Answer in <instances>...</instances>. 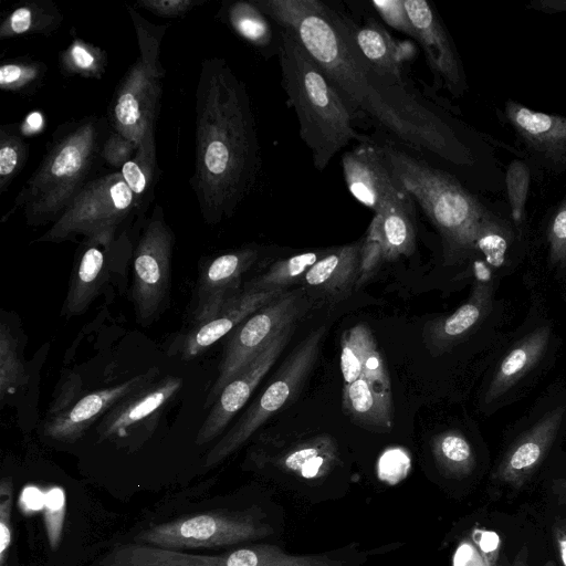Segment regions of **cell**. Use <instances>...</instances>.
Segmentation results:
<instances>
[{
    "label": "cell",
    "mask_w": 566,
    "mask_h": 566,
    "mask_svg": "<svg viewBox=\"0 0 566 566\" xmlns=\"http://www.w3.org/2000/svg\"><path fill=\"white\" fill-rule=\"evenodd\" d=\"M253 3L294 34L353 112L365 114L413 149L455 165L472 163L470 148L440 115L366 61L344 14L318 0H253Z\"/></svg>",
    "instance_id": "cell-1"
},
{
    "label": "cell",
    "mask_w": 566,
    "mask_h": 566,
    "mask_svg": "<svg viewBox=\"0 0 566 566\" xmlns=\"http://www.w3.org/2000/svg\"><path fill=\"white\" fill-rule=\"evenodd\" d=\"M191 187L205 222L230 218L252 189L260 145L245 84L221 57L205 59L195 93Z\"/></svg>",
    "instance_id": "cell-2"
},
{
    "label": "cell",
    "mask_w": 566,
    "mask_h": 566,
    "mask_svg": "<svg viewBox=\"0 0 566 566\" xmlns=\"http://www.w3.org/2000/svg\"><path fill=\"white\" fill-rule=\"evenodd\" d=\"M108 120L95 115L59 126L46 151L1 219L18 210L29 226L55 222L84 186L96 177Z\"/></svg>",
    "instance_id": "cell-3"
},
{
    "label": "cell",
    "mask_w": 566,
    "mask_h": 566,
    "mask_svg": "<svg viewBox=\"0 0 566 566\" xmlns=\"http://www.w3.org/2000/svg\"><path fill=\"white\" fill-rule=\"evenodd\" d=\"M279 60L284 91L295 109L300 135L316 170L324 171L352 140L366 142L353 127V111L328 76L287 29L280 30Z\"/></svg>",
    "instance_id": "cell-4"
},
{
    "label": "cell",
    "mask_w": 566,
    "mask_h": 566,
    "mask_svg": "<svg viewBox=\"0 0 566 566\" xmlns=\"http://www.w3.org/2000/svg\"><path fill=\"white\" fill-rule=\"evenodd\" d=\"M381 150L394 177L439 231L447 256L479 249L490 235L510 231L449 174L391 146Z\"/></svg>",
    "instance_id": "cell-5"
},
{
    "label": "cell",
    "mask_w": 566,
    "mask_h": 566,
    "mask_svg": "<svg viewBox=\"0 0 566 566\" xmlns=\"http://www.w3.org/2000/svg\"><path fill=\"white\" fill-rule=\"evenodd\" d=\"M126 9L135 30L138 55L113 94L107 120L112 130L139 146L145 139L155 138L166 74L160 48L167 25L149 22L128 4Z\"/></svg>",
    "instance_id": "cell-6"
},
{
    "label": "cell",
    "mask_w": 566,
    "mask_h": 566,
    "mask_svg": "<svg viewBox=\"0 0 566 566\" xmlns=\"http://www.w3.org/2000/svg\"><path fill=\"white\" fill-rule=\"evenodd\" d=\"M326 334L324 325L311 331L291 352L269 385L210 450L206 465H214L241 448L275 412L298 396L313 370Z\"/></svg>",
    "instance_id": "cell-7"
},
{
    "label": "cell",
    "mask_w": 566,
    "mask_h": 566,
    "mask_svg": "<svg viewBox=\"0 0 566 566\" xmlns=\"http://www.w3.org/2000/svg\"><path fill=\"white\" fill-rule=\"evenodd\" d=\"M137 219L135 198L120 171L94 177L38 242H62L125 229Z\"/></svg>",
    "instance_id": "cell-8"
},
{
    "label": "cell",
    "mask_w": 566,
    "mask_h": 566,
    "mask_svg": "<svg viewBox=\"0 0 566 566\" xmlns=\"http://www.w3.org/2000/svg\"><path fill=\"white\" fill-rule=\"evenodd\" d=\"M308 308L304 289L284 292L253 313L228 336L216 381L205 408L212 406L221 390L244 369L282 331L295 324Z\"/></svg>",
    "instance_id": "cell-9"
},
{
    "label": "cell",
    "mask_w": 566,
    "mask_h": 566,
    "mask_svg": "<svg viewBox=\"0 0 566 566\" xmlns=\"http://www.w3.org/2000/svg\"><path fill=\"white\" fill-rule=\"evenodd\" d=\"M273 528L261 513L217 511L153 526L136 536L143 545L165 548H211L265 538Z\"/></svg>",
    "instance_id": "cell-10"
},
{
    "label": "cell",
    "mask_w": 566,
    "mask_h": 566,
    "mask_svg": "<svg viewBox=\"0 0 566 566\" xmlns=\"http://www.w3.org/2000/svg\"><path fill=\"white\" fill-rule=\"evenodd\" d=\"M174 241L163 207L157 203L143 221L133 251L132 298L140 322L151 319L167 298Z\"/></svg>",
    "instance_id": "cell-11"
},
{
    "label": "cell",
    "mask_w": 566,
    "mask_h": 566,
    "mask_svg": "<svg viewBox=\"0 0 566 566\" xmlns=\"http://www.w3.org/2000/svg\"><path fill=\"white\" fill-rule=\"evenodd\" d=\"M129 250L126 228L83 239L70 277L63 315L74 316L85 312L106 282L112 261Z\"/></svg>",
    "instance_id": "cell-12"
},
{
    "label": "cell",
    "mask_w": 566,
    "mask_h": 566,
    "mask_svg": "<svg viewBox=\"0 0 566 566\" xmlns=\"http://www.w3.org/2000/svg\"><path fill=\"white\" fill-rule=\"evenodd\" d=\"M345 182L352 196L375 213L413 199L394 177L381 147L364 142L342 157Z\"/></svg>",
    "instance_id": "cell-13"
},
{
    "label": "cell",
    "mask_w": 566,
    "mask_h": 566,
    "mask_svg": "<svg viewBox=\"0 0 566 566\" xmlns=\"http://www.w3.org/2000/svg\"><path fill=\"white\" fill-rule=\"evenodd\" d=\"M415 248L413 203L395 205L376 212L361 239L356 287L371 279L382 263L409 256Z\"/></svg>",
    "instance_id": "cell-14"
},
{
    "label": "cell",
    "mask_w": 566,
    "mask_h": 566,
    "mask_svg": "<svg viewBox=\"0 0 566 566\" xmlns=\"http://www.w3.org/2000/svg\"><path fill=\"white\" fill-rule=\"evenodd\" d=\"M295 324L287 326L220 392L200 427L196 443L205 444L216 439L232 418L248 402L254 389L270 371L294 333Z\"/></svg>",
    "instance_id": "cell-15"
},
{
    "label": "cell",
    "mask_w": 566,
    "mask_h": 566,
    "mask_svg": "<svg viewBox=\"0 0 566 566\" xmlns=\"http://www.w3.org/2000/svg\"><path fill=\"white\" fill-rule=\"evenodd\" d=\"M285 291H245L229 301L216 315L192 325L176 336L168 348L170 356L193 359L230 334L253 313L282 295Z\"/></svg>",
    "instance_id": "cell-16"
},
{
    "label": "cell",
    "mask_w": 566,
    "mask_h": 566,
    "mask_svg": "<svg viewBox=\"0 0 566 566\" xmlns=\"http://www.w3.org/2000/svg\"><path fill=\"white\" fill-rule=\"evenodd\" d=\"M259 252L241 248L206 261L199 270L192 323L216 315L229 301L239 295L242 275L255 263Z\"/></svg>",
    "instance_id": "cell-17"
},
{
    "label": "cell",
    "mask_w": 566,
    "mask_h": 566,
    "mask_svg": "<svg viewBox=\"0 0 566 566\" xmlns=\"http://www.w3.org/2000/svg\"><path fill=\"white\" fill-rule=\"evenodd\" d=\"M413 39L421 45L428 64L453 95H462L465 77L457 50L439 15L426 0H403Z\"/></svg>",
    "instance_id": "cell-18"
},
{
    "label": "cell",
    "mask_w": 566,
    "mask_h": 566,
    "mask_svg": "<svg viewBox=\"0 0 566 566\" xmlns=\"http://www.w3.org/2000/svg\"><path fill=\"white\" fill-rule=\"evenodd\" d=\"M155 374L156 369H151L118 385L82 396L63 411L46 417L43 427L44 434L57 441L74 442L122 398L142 385L151 381Z\"/></svg>",
    "instance_id": "cell-19"
},
{
    "label": "cell",
    "mask_w": 566,
    "mask_h": 566,
    "mask_svg": "<svg viewBox=\"0 0 566 566\" xmlns=\"http://www.w3.org/2000/svg\"><path fill=\"white\" fill-rule=\"evenodd\" d=\"M563 416L564 408L552 410L517 439L501 459L492 479L511 488H522L551 449Z\"/></svg>",
    "instance_id": "cell-20"
},
{
    "label": "cell",
    "mask_w": 566,
    "mask_h": 566,
    "mask_svg": "<svg viewBox=\"0 0 566 566\" xmlns=\"http://www.w3.org/2000/svg\"><path fill=\"white\" fill-rule=\"evenodd\" d=\"M182 379L166 376L149 381L122 398L102 419L97 427L101 439L122 437L132 427L158 412L181 388Z\"/></svg>",
    "instance_id": "cell-21"
},
{
    "label": "cell",
    "mask_w": 566,
    "mask_h": 566,
    "mask_svg": "<svg viewBox=\"0 0 566 566\" xmlns=\"http://www.w3.org/2000/svg\"><path fill=\"white\" fill-rule=\"evenodd\" d=\"M505 117L525 145L552 165L566 164V116L505 103Z\"/></svg>",
    "instance_id": "cell-22"
},
{
    "label": "cell",
    "mask_w": 566,
    "mask_h": 566,
    "mask_svg": "<svg viewBox=\"0 0 566 566\" xmlns=\"http://www.w3.org/2000/svg\"><path fill=\"white\" fill-rule=\"evenodd\" d=\"M361 239L331 248L302 279L305 292H312L331 302L346 297L356 287L360 263Z\"/></svg>",
    "instance_id": "cell-23"
},
{
    "label": "cell",
    "mask_w": 566,
    "mask_h": 566,
    "mask_svg": "<svg viewBox=\"0 0 566 566\" xmlns=\"http://www.w3.org/2000/svg\"><path fill=\"white\" fill-rule=\"evenodd\" d=\"M352 38L366 61L379 73L398 85L408 88L403 70L406 53L401 43H397L377 22L356 24L346 17Z\"/></svg>",
    "instance_id": "cell-24"
},
{
    "label": "cell",
    "mask_w": 566,
    "mask_h": 566,
    "mask_svg": "<svg viewBox=\"0 0 566 566\" xmlns=\"http://www.w3.org/2000/svg\"><path fill=\"white\" fill-rule=\"evenodd\" d=\"M491 293L484 285L474 287L470 298L452 314L428 322L422 337L432 355H439L464 336L490 310Z\"/></svg>",
    "instance_id": "cell-25"
},
{
    "label": "cell",
    "mask_w": 566,
    "mask_h": 566,
    "mask_svg": "<svg viewBox=\"0 0 566 566\" xmlns=\"http://www.w3.org/2000/svg\"><path fill=\"white\" fill-rule=\"evenodd\" d=\"M343 410L354 423L366 430L385 433L392 429V396L377 390L364 375L344 385Z\"/></svg>",
    "instance_id": "cell-26"
},
{
    "label": "cell",
    "mask_w": 566,
    "mask_h": 566,
    "mask_svg": "<svg viewBox=\"0 0 566 566\" xmlns=\"http://www.w3.org/2000/svg\"><path fill=\"white\" fill-rule=\"evenodd\" d=\"M551 335L549 326L535 329L522 339L502 360L486 391V402L503 395L513 386L545 352Z\"/></svg>",
    "instance_id": "cell-27"
},
{
    "label": "cell",
    "mask_w": 566,
    "mask_h": 566,
    "mask_svg": "<svg viewBox=\"0 0 566 566\" xmlns=\"http://www.w3.org/2000/svg\"><path fill=\"white\" fill-rule=\"evenodd\" d=\"M64 18L52 0H27L12 7L0 23V39L22 35H50Z\"/></svg>",
    "instance_id": "cell-28"
},
{
    "label": "cell",
    "mask_w": 566,
    "mask_h": 566,
    "mask_svg": "<svg viewBox=\"0 0 566 566\" xmlns=\"http://www.w3.org/2000/svg\"><path fill=\"white\" fill-rule=\"evenodd\" d=\"M338 459L337 446L327 434L311 438L284 452L279 465L303 479L321 478L333 469Z\"/></svg>",
    "instance_id": "cell-29"
},
{
    "label": "cell",
    "mask_w": 566,
    "mask_h": 566,
    "mask_svg": "<svg viewBox=\"0 0 566 566\" xmlns=\"http://www.w3.org/2000/svg\"><path fill=\"white\" fill-rule=\"evenodd\" d=\"M120 174L134 195L137 221H144L159 177L155 138L145 139L138 146L135 156L122 167Z\"/></svg>",
    "instance_id": "cell-30"
},
{
    "label": "cell",
    "mask_w": 566,
    "mask_h": 566,
    "mask_svg": "<svg viewBox=\"0 0 566 566\" xmlns=\"http://www.w3.org/2000/svg\"><path fill=\"white\" fill-rule=\"evenodd\" d=\"M217 17L255 48H265L272 40V30L268 17L261 12L253 1L223 3Z\"/></svg>",
    "instance_id": "cell-31"
},
{
    "label": "cell",
    "mask_w": 566,
    "mask_h": 566,
    "mask_svg": "<svg viewBox=\"0 0 566 566\" xmlns=\"http://www.w3.org/2000/svg\"><path fill=\"white\" fill-rule=\"evenodd\" d=\"M331 249H319L303 252L273 263L265 273L249 282L245 291H284L296 282L302 281L305 273L318 260L325 256Z\"/></svg>",
    "instance_id": "cell-32"
},
{
    "label": "cell",
    "mask_w": 566,
    "mask_h": 566,
    "mask_svg": "<svg viewBox=\"0 0 566 566\" xmlns=\"http://www.w3.org/2000/svg\"><path fill=\"white\" fill-rule=\"evenodd\" d=\"M431 451L441 471L451 476L471 473L475 459L471 444L457 430H447L432 438Z\"/></svg>",
    "instance_id": "cell-33"
},
{
    "label": "cell",
    "mask_w": 566,
    "mask_h": 566,
    "mask_svg": "<svg viewBox=\"0 0 566 566\" xmlns=\"http://www.w3.org/2000/svg\"><path fill=\"white\" fill-rule=\"evenodd\" d=\"M59 66L65 76L99 80L106 72L107 53L102 48L74 36L60 52Z\"/></svg>",
    "instance_id": "cell-34"
},
{
    "label": "cell",
    "mask_w": 566,
    "mask_h": 566,
    "mask_svg": "<svg viewBox=\"0 0 566 566\" xmlns=\"http://www.w3.org/2000/svg\"><path fill=\"white\" fill-rule=\"evenodd\" d=\"M377 342L365 323L347 329L340 339V371L344 385L355 381L361 375L364 360Z\"/></svg>",
    "instance_id": "cell-35"
},
{
    "label": "cell",
    "mask_w": 566,
    "mask_h": 566,
    "mask_svg": "<svg viewBox=\"0 0 566 566\" xmlns=\"http://www.w3.org/2000/svg\"><path fill=\"white\" fill-rule=\"evenodd\" d=\"M29 145L15 124L0 127V193H4L24 168Z\"/></svg>",
    "instance_id": "cell-36"
},
{
    "label": "cell",
    "mask_w": 566,
    "mask_h": 566,
    "mask_svg": "<svg viewBox=\"0 0 566 566\" xmlns=\"http://www.w3.org/2000/svg\"><path fill=\"white\" fill-rule=\"evenodd\" d=\"M48 66L36 60L18 57L3 62L0 66L2 91L22 95L33 94L43 83Z\"/></svg>",
    "instance_id": "cell-37"
},
{
    "label": "cell",
    "mask_w": 566,
    "mask_h": 566,
    "mask_svg": "<svg viewBox=\"0 0 566 566\" xmlns=\"http://www.w3.org/2000/svg\"><path fill=\"white\" fill-rule=\"evenodd\" d=\"M27 381V374L18 352V340L10 327L1 323L0 327V398H4Z\"/></svg>",
    "instance_id": "cell-38"
},
{
    "label": "cell",
    "mask_w": 566,
    "mask_h": 566,
    "mask_svg": "<svg viewBox=\"0 0 566 566\" xmlns=\"http://www.w3.org/2000/svg\"><path fill=\"white\" fill-rule=\"evenodd\" d=\"M530 180V168L524 161L513 160L509 165L505 182L511 213L515 222H521L524 218Z\"/></svg>",
    "instance_id": "cell-39"
},
{
    "label": "cell",
    "mask_w": 566,
    "mask_h": 566,
    "mask_svg": "<svg viewBox=\"0 0 566 566\" xmlns=\"http://www.w3.org/2000/svg\"><path fill=\"white\" fill-rule=\"evenodd\" d=\"M65 513V495L59 488H53L45 493L44 520L48 537L52 549H55L61 539Z\"/></svg>",
    "instance_id": "cell-40"
},
{
    "label": "cell",
    "mask_w": 566,
    "mask_h": 566,
    "mask_svg": "<svg viewBox=\"0 0 566 566\" xmlns=\"http://www.w3.org/2000/svg\"><path fill=\"white\" fill-rule=\"evenodd\" d=\"M547 242L551 261L555 264L566 263V198L548 221Z\"/></svg>",
    "instance_id": "cell-41"
},
{
    "label": "cell",
    "mask_w": 566,
    "mask_h": 566,
    "mask_svg": "<svg viewBox=\"0 0 566 566\" xmlns=\"http://www.w3.org/2000/svg\"><path fill=\"white\" fill-rule=\"evenodd\" d=\"M137 148L134 142L111 129L103 144L102 159L115 171H120L122 167L135 156Z\"/></svg>",
    "instance_id": "cell-42"
},
{
    "label": "cell",
    "mask_w": 566,
    "mask_h": 566,
    "mask_svg": "<svg viewBox=\"0 0 566 566\" xmlns=\"http://www.w3.org/2000/svg\"><path fill=\"white\" fill-rule=\"evenodd\" d=\"M13 485L10 478L0 484V566H4L7 552L11 543V510Z\"/></svg>",
    "instance_id": "cell-43"
},
{
    "label": "cell",
    "mask_w": 566,
    "mask_h": 566,
    "mask_svg": "<svg viewBox=\"0 0 566 566\" xmlns=\"http://www.w3.org/2000/svg\"><path fill=\"white\" fill-rule=\"evenodd\" d=\"M371 4L388 25L413 38L403 0H374Z\"/></svg>",
    "instance_id": "cell-44"
},
{
    "label": "cell",
    "mask_w": 566,
    "mask_h": 566,
    "mask_svg": "<svg viewBox=\"0 0 566 566\" xmlns=\"http://www.w3.org/2000/svg\"><path fill=\"white\" fill-rule=\"evenodd\" d=\"M205 0H138L136 6L160 18H181Z\"/></svg>",
    "instance_id": "cell-45"
},
{
    "label": "cell",
    "mask_w": 566,
    "mask_h": 566,
    "mask_svg": "<svg viewBox=\"0 0 566 566\" xmlns=\"http://www.w3.org/2000/svg\"><path fill=\"white\" fill-rule=\"evenodd\" d=\"M409 468V459L402 452L390 451L380 459L379 478L389 484H396L407 475Z\"/></svg>",
    "instance_id": "cell-46"
},
{
    "label": "cell",
    "mask_w": 566,
    "mask_h": 566,
    "mask_svg": "<svg viewBox=\"0 0 566 566\" xmlns=\"http://www.w3.org/2000/svg\"><path fill=\"white\" fill-rule=\"evenodd\" d=\"M20 503L24 512H34L44 507L45 494L33 486L22 491Z\"/></svg>",
    "instance_id": "cell-47"
},
{
    "label": "cell",
    "mask_w": 566,
    "mask_h": 566,
    "mask_svg": "<svg viewBox=\"0 0 566 566\" xmlns=\"http://www.w3.org/2000/svg\"><path fill=\"white\" fill-rule=\"evenodd\" d=\"M533 10L546 13L566 11V0H537L530 3Z\"/></svg>",
    "instance_id": "cell-48"
},
{
    "label": "cell",
    "mask_w": 566,
    "mask_h": 566,
    "mask_svg": "<svg viewBox=\"0 0 566 566\" xmlns=\"http://www.w3.org/2000/svg\"><path fill=\"white\" fill-rule=\"evenodd\" d=\"M555 541L562 563L566 566V533L563 531L555 532Z\"/></svg>",
    "instance_id": "cell-49"
},
{
    "label": "cell",
    "mask_w": 566,
    "mask_h": 566,
    "mask_svg": "<svg viewBox=\"0 0 566 566\" xmlns=\"http://www.w3.org/2000/svg\"><path fill=\"white\" fill-rule=\"evenodd\" d=\"M544 566H556L554 562L552 560H548L547 563H545Z\"/></svg>",
    "instance_id": "cell-50"
},
{
    "label": "cell",
    "mask_w": 566,
    "mask_h": 566,
    "mask_svg": "<svg viewBox=\"0 0 566 566\" xmlns=\"http://www.w3.org/2000/svg\"><path fill=\"white\" fill-rule=\"evenodd\" d=\"M562 489L564 490V492L566 494V479L563 481Z\"/></svg>",
    "instance_id": "cell-51"
}]
</instances>
